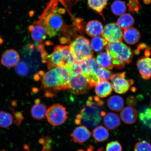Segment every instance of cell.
Instances as JSON below:
<instances>
[{"label": "cell", "instance_id": "6da1fadb", "mask_svg": "<svg viewBox=\"0 0 151 151\" xmlns=\"http://www.w3.org/2000/svg\"><path fill=\"white\" fill-rule=\"evenodd\" d=\"M106 52L112 58L114 67L116 69L123 68L132 61L133 52L131 48L120 42H108L106 47Z\"/></svg>", "mask_w": 151, "mask_h": 151}, {"label": "cell", "instance_id": "7a4b0ae2", "mask_svg": "<svg viewBox=\"0 0 151 151\" xmlns=\"http://www.w3.org/2000/svg\"><path fill=\"white\" fill-rule=\"evenodd\" d=\"M90 97L86 102V106L83 107L80 114L77 115L76 123L82 124L88 127H94L99 124L101 120V114L97 102Z\"/></svg>", "mask_w": 151, "mask_h": 151}, {"label": "cell", "instance_id": "3957f363", "mask_svg": "<svg viewBox=\"0 0 151 151\" xmlns=\"http://www.w3.org/2000/svg\"><path fill=\"white\" fill-rule=\"evenodd\" d=\"M50 4H50L48 7L50 12H49L48 9H46L41 19L38 21L43 22L41 23L44 26L47 35L51 37H55L61 32L65 25L61 15L54 11L56 7L55 5L52 9L54 5L53 2L51 1Z\"/></svg>", "mask_w": 151, "mask_h": 151}, {"label": "cell", "instance_id": "277c9868", "mask_svg": "<svg viewBox=\"0 0 151 151\" xmlns=\"http://www.w3.org/2000/svg\"><path fill=\"white\" fill-rule=\"evenodd\" d=\"M41 79L43 88L47 91L45 93L47 97H53V92L67 89V85L64 82L56 68L44 73Z\"/></svg>", "mask_w": 151, "mask_h": 151}, {"label": "cell", "instance_id": "5b68a950", "mask_svg": "<svg viewBox=\"0 0 151 151\" xmlns=\"http://www.w3.org/2000/svg\"><path fill=\"white\" fill-rule=\"evenodd\" d=\"M69 46L76 62L82 61L93 56L89 41L82 36L77 37Z\"/></svg>", "mask_w": 151, "mask_h": 151}, {"label": "cell", "instance_id": "8992f818", "mask_svg": "<svg viewBox=\"0 0 151 151\" xmlns=\"http://www.w3.org/2000/svg\"><path fill=\"white\" fill-rule=\"evenodd\" d=\"M46 117L52 126L61 125L68 118L65 107L59 104L52 105L47 109Z\"/></svg>", "mask_w": 151, "mask_h": 151}, {"label": "cell", "instance_id": "52a82bcc", "mask_svg": "<svg viewBox=\"0 0 151 151\" xmlns=\"http://www.w3.org/2000/svg\"><path fill=\"white\" fill-rule=\"evenodd\" d=\"M91 88L86 77L82 74L72 76L67 89L73 94H81L87 93Z\"/></svg>", "mask_w": 151, "mask_h": 151}, {"label": "cell", "instance_id": "ba28073f", "mask_svg": "<svg viewBox=\"0 0 151 151\" xmlns=\"http://www.w3.org/2000/svg\"><path fill=\"white\" fill-rule=\"evenodd\" d=\"M125 72L112 74L110 80L111 85L114 91L119 94H124L127 92L134 83L131 79L126 78Z\"/></svg>", "mask_w": 151, "mask_h": 151}, {"label": "cell", "instance_id": "9c48e42d", "mask_svg": "<svg viewBox=\"0 0 151 151\" xmlns=\"http://www.w3.org/2000/svg\"><path fill=\"white\" fill-rule=\"evenodd\" d=\"M101 35L102 37L109 42H122V29L115 22L106 24L104 28Z\"/></svg>", "mask_w": 151, "mask_h": 151}, {"label": "cell", "instance_id": "30bf717a", "mask_svg": "<svg viewBox=\"0 0 151 151\" xmlns=\"http://www.w3.org/2000/svg\"><path fill=\"white\" fill-rule=\"evenodd\" d=\"M42 58L43 63H47L49 70L59 66H64L63 56L58 46L55 47L51 54H47Z\"/></svg>", "mask_w": 151, "mask_h": 151}, {"label": "cell", "instance_id": "8fae6325", "mask_svg": "<svg viewBox=\"0 0 151 151\" xmlns=\"http://www.w3.org/2000/svg\"><path fill=\"white\" fill-rule=\"evenodd\" d=\"M20 57L19 53L14 49L5 50L2 55L1 61L5 67L12 68L15 67L19 62Z\"/></svg>", "mask_w": 151, "mask_h": 151}, {"label": "cell", "instance_id": "7c38bea8", "mask_svg": "<svg viewBox=\"0 0 151 151\" xmlns=\"http://www.w3.org/2000/svg\"><path fill=\"white\" fill-rule=\"evenodd\" d=\"M28 29L31 32L32 38L35 42H42L46 39V30L42 24L36 22L28 26Z\"/></svg>", "mask_w": 151, "mask_h": 151}, {"label": "cell", "instance_id": "4fadbf2b", "mask_svg": "<svg viewBox=\"0 0 151 151\" xmlns=\"http://www.w3.org/2000/svg\"><path fill=\"white\" fill-rule=\"evenodd\" d=\"M137 66L143 80H148L151 78V58L142 57L138 60Z\"/></svg>", "mask_w": 151, "mask_h": 151}, {"label": "cell", "instance_id": "5bb4252c", "mask_svg": "<svg viewBox=\"0 0 151 151\" xmlns=\"http://www.w3.org/2000/svg\"><path fill=\"white\" fill-rule=\"evenodd\" d=\"M91 133L86 126H80L76 127L71 134L75 142L82 144L90 138Z\"/></svg>", "mask_w": 151, "mask_h": 151}, {"label": "cell", "instance_id": "9a60e30c", "mask_svg": "<svg viewBox=\"0 0 151 151\" xmlns=\"http://www.w3.org/2000/svg\"><path fill=\"white\" fill-rule=\"evenodd\" d=\"M120 117L124 123L129 124H134L137 120V111L133 107H126L121 111Z\"/></svg>", "mask_w": 151, "mask_h": 151}, {"label": "cell", "instance_id": "2e32d148", "mask_svg": "<svg viewBox=\"0 0 151 151\" xmlns=\"http://www.w3.org/2000/svg\"><path fill=\"white\" fill-rule=\"evenodd\" d=\"M103 29V24L101 22L97 20H92L87 24L86 32L90 37H97L102 35Z\"/></svg>", "mask_w": 151, "mask_h": 151}, {"label": "cell", "instance_id": "e0dca14e", "mask_svg": "<svg viewBox=\"0 0 151 151\" xmlns=\"http://www.w3.org/2000/svg\"><path fill=\"white\" fill-rule=\"evenodd\" d=\"M140 38V33L138 30L135 28L131 27L124 29L123 39L127 44H135Z\"/></svg>", "mask_w": 151, "mask_h": 151}, {"label": "cell", "instance_id": "ac0fdd59", "mask_svg": "<svg viewBox=\"0 0 151 151\" xmlns=\"http://www.w3.org/2000/svg\"><path fill=\"white\" fill-rule=\"evenodd\" d=\"M47 109L46 105L40 103L39 99L35 101V104L32 107L31 114L35 119L40 120L46 117Z\"/></svg>", "mask_w": 151, "mask_h": 151}, {"label": "cell", "instance_id": "d6986e66", "mask_svg": "<svg viewBox=\"0 0 151 151\" xmlns=\"http://www.w3.org/2000/svg\"><path fill=\"white\" fill-rule=\"evenodd\" d=\"M95 86V92L98 97L104 98L112 93V85L108 81H101Z\"/></svg>", "mask_w": 151, "mask_h": 151}, {"label": "cell", "instance_id": "ffe728a7", "mask_svg": "<svg viewBox=\"0 0 151 151\" xmlns=\"http://www.w3.org/2000/svg\"><path fill=\"white\" fill-rule=\"evenodd\" d=\"M104 123L108 129L113 130L116 129L120 125L121 121L119 117L116 113L109 112L106 113L104 116Z\"/></svg>", "mask_w": 151, "mask_h": 151}, {"label": "cell", "instance_id": "44dd1931", "mask_svg": "<svg viewBox=\"0 0 151 151\" xmlns=\"http://www.w3.org/2000/svg\"><path fill=\"white\" fill-rule=\"evenodd\" d=\"M61 52L64 59V67L70 68L76 61L72 53L70 46H57Z\"/></svg>", "mask_w": 151, "mask_h": 151}, {"label": "cell", "instance_id": "7402d4cb", "mask_svg": "<svg viewBox=\"0 0 151 151\" xmlns=\"http://www.w3.org/2000/svg\"><path fill=\"white\" fill-rule=\"evenodd\" d=\"M107 106L111 110L120 112L122 110L124 106V101L120 96L113 95L111 96L107 100Z\"/></svg>", "mask_w": 151, "mask_h": 151}, {"label": "cell", "instance_id": "603a6c76", "mask_svg": "<svg viewBox=\"0 0 151 151\" xmlns=\"http://www.w3.org/2000/svg\"><path fill=\"white\" fill-rule=\"evenodd\" d=\"M96 60L102 67L105 69L111 70L114 67L112 58L107 52L100 53L96 57Z\"/></svg>", "mask_w": 151, "mask_h": 151}, {"label": "cell", "instance_id": "cb8c5ba5", "mask_svg": "<svg viewBox=\"0 0 151 151\" xmlns=\"http://www.w3.org/2000/svg\"><path fill=\"white\" fill-rule=\"evenodd\" d=\"M109 0H87L89 8L101 15L104 19L103 14L104 9L106 8Z\"/></svg>", "mask_w": 151, "mask_h": 151}, {"label": "cell", "instance_id": "d4e9b609", "mask_svg": "<svg viewBox=\"0 0 151 151\" xmlns=\"http://www.w3.org/2000/svg\"><path fill=\"white\" fill-rule=\"evenodd\" d=\"M94 140L96 142H102L106 141L109 136L108 130L102 126L96 127L92 132Z\"/></svg>", "mask_w": 151, "mask_h": 151}, {"label": "cell", "instance_id": "484cf974", "mask_svg": "<svg viewBox=\"0 0 151 151\" xmlns=\"http://www.w3.org/2000/svg\"><path fill=\"white\" fill-rule=\"evenodd\" d=\"M108 43L102 37H94L91 40V47L94 52H100L104 50Z\"/></svg>", "mask_w": 151, "mask_h": 151}, {"label": "cell", "instance_id": "4316f807", "mask_svg": "<svg viewBox=\"0 0 151 151\" xmlns=\"http://www.w3.org/2000/svg\"><path fill=\"white\" fill-rule=\"evenodd\" d=\"M134 23V19L132 15L125 14L118 18L117 24L122 29H125L132 27Z\"/></svg>", "mask_w": 151, "mask_h": 151}, {"label": "cell", "instance_id": "83f0119b", "mask_svg": "<svg viewBox=\"0 0 151 151\" xmlns=\"http://www.w3.org/2000/svg\"><path fill=\"white\" fill-rule=\"evenodd\" d=\"M14 118L11 113L4 111H0V127L6 128L12 125Z\"/></svg>", "mask_w": 151, "mask_h": 151}, {"label": "cell", "instance_id": "f1b7e54d", "mask_svg": "<svg viewBox=\"0 0 151 151\" xmlns=\"http://www.w3.org/2000/svg\"><path fill=\"white\" fill-rule=\"evenodd\" d=\"M111 9L113 14L117 16H121L125 14L127 7L123 1L120 0H116L111 5Z\"/></svg>", "mask_w": 151, "mask_h": 151}, {"label": "cell", "instance_id": "f546056e", "mask_svg": "<svg viewBox=\"0 0 151 151\" xmlns=\"http://www.w3.org/2000/svg\"><path fill=\"white\" fill-rule=\"evenodd\" d=\"M139 118L143 125L151 128V109L147 108L139 113Z\"/></svg>", "mask_w": 151, "mask_h": 151}, {"label": "cell", "instance_id": "4dcf8cb0", "mask_svg": "<svg viewBox=\"0 0 151 151\" xmlns=\"http://www.w3.org/2000/svg\"><path fill=\"white\" fill-rule=\"evenodd\" d=\"M55 68L64 82L68 85L72 76L70 69L64 66H59Z\"/></svg>", "mask_w": 151, "mask_h": 151}, {"label": "cell", "instance_id": "1f68e13d", "mask_svg": "<svg viewBox=\"0 0 151 151\" xmlns=\"http://www.w3.org/2000/svg\"><path fill=\"white\" fill-rule=\"evenodd\" d=\"M15 67L16 73L20 76H25L28 74L29 70L27 64L24 61L19 62Z\"/></svg>", "mask_w": 151, "mask_h": 151}, {"label": "cell", "instance_id": "d6a6232c", "mask_svg": "<svg viewBox=\"0 0 151 151\" xmlns=\"http://www.w3.org/2000/svg\"><path fill=\"white\" fill-rule=\"evenodd\" d=\"M134 151H151V144L146 141H139L135 145Z\"/></svg>", "mask_w": 151, "mask_h": 151}, {"label": "cell", "instance_id": "836d02e7", "mask_svg": "<svg viewBox=\"0 0 151 151\" xmlns=\"http://www.w3.org/2000/svg\"><path fill=\"white\" fill-rule=\"evenodd\" d=\"M128 10L134 14L140 10L141 5L138 0H128Z\"/></svg>", "mask_w": 151, "mask_h": 151}, {"label": "cell", "instance_id": "e575fe53", "mask_svg": "<svg viewBox=\"0 0 151 151\" xmlns=\"http://www.w3.org/2000/svg\"><path fill=\"white\" fill-rule=\"evenodd\" d=\"M112 74L108 69L101 67L98 72L97 76L100 81H107L110 80Z\"/></svg>", "mask_w": 151, "mask_h": 151}, {"label": "cell", "instance_id": "d590c367", "mask_svg": "<svg viewBox=\"0 0 151 151\" xmlns=\"http://www.w3.org/2000/svg\"><path fill=\"white\" fill-rule=\"evenodd\" d=\"M88 58L83 60L82 61L77 62L80 66L81 70H82V74L86 77L88 76L90 72Z\"/></svg>", "mask_w": 151, "mask_h": 151}, {"label": "cell", "instance_id": "8d00e7d4", "mask_svg": "<svg viewBox=\"0 0 151 151\" xmlns=\"http://www.w3.org/2000/svg\"><path fill=\"white\" fill-rule=\"evenodd\" d=\"M106 151H122V147L118 141H111L107 144Z\"/></svg>", "mask_w": 151, "mask_h": 151}, {"label": "cell", "instance_id": "74e56055", "mask_svg": "<svg viewBox=\"0 0 151 151\" xmlns=\"http://www.w3.org/2000/svg\"><path fill=\"white\" fill-rule=\"evenodd\" d=\"M57 1V0H54ZM60 2L67 10L69 11L73 6L78 3V0H58Z\"/></svg>", "mask_w": 151, "mask_h": 151}, {"label": "cell", "instance_id": "f35d334b", "mask_svg": "<svg viewBox=\"0 0 151 151\" xmlns=\"http://www.w3.org/2000/svg\"><path fill=\"white\" fill-rule=\"evenodd\" d=\"M70 69L71 71L72 76H76L82 74L80 66L76 61L70 68Z\"/></svg>", "mask_w": 151, "mask_h": 151}, {"label": "cell", "instance_id": "ab89813d", "mask_svg": "<svg viewBox=\"0 0 151 151\" xmlns=\"http://www.w3.org/2000/svg\"><path fill=\"white\" fill-rule=\"evenodd\" d=\"M14 114V123L17 125H19L24 118L22 113L19 112H16L13 110Z\"/></svg>", "mask_w": 151, "mask_h": 151}, {"label": "cell", "instance_id": "60d3db41", "mask_svg": "<svg viewBox=\"0 0 151 151\" xmlns=\"http://www.w3.org/2000/svg\"><path fill=\"white\" fill-rule=\"evenodd\" d=\"M150 50V47L145 43H142L139 45L137 46V49L134 51V53L136 55H139L141 51Z\"/></svg>", "mask_w": 151, "mask_h": 151}, {"label": "cell", "instance_id": "b9f144b4", "mask_svg": "<svg viewBox=\"0 0 151 151\" xmlns=\"http://www.w3.org/2000/svg\"><path fill=\"white\" fill-rule=\"evenodd\" d=\"M127 103L130 106H134L136 105L137 101L135 98L133 96H130L127 98Z\"/></svg>", "mask_w": 151, "mask_h": 151}, {"label": "cell", "instance_id": "7bdbcfd3", "mask_svg": "<svg viewBox=\"0 0 151 151\" xmlns=\"http://www.w3.org/2000/svg\"><path fill=\"white\" fill-rule=\"evenodd\" d=\"M3 42L2 39H1V37H0V44H1V43H2Z\"/></svg>", "mask_w": 151, "mask_h": 151}, {"label": "cell", "instance_id": "ee69618b", "mask_svg": "<svg viewBox=\"0 0 151 151\" xmlns=\"http://www.w3.org/2000/svg\"><path fill=\"white\" fill-rule=\"evenodd\" d=\"M1 151H6L5 150H2Z\"/></svg>", "mask_w": 151, "mask_h": 151}, {"label": "cell", "instance_id": "f6af8a7d", "mask_svg": "<svg viewBox=\"0 0 151 151\" xmlns=\"http://www.w3.org/2000/svg\"></svg>", "mask_w": 151, "mask_h": 151}]
</instances>
